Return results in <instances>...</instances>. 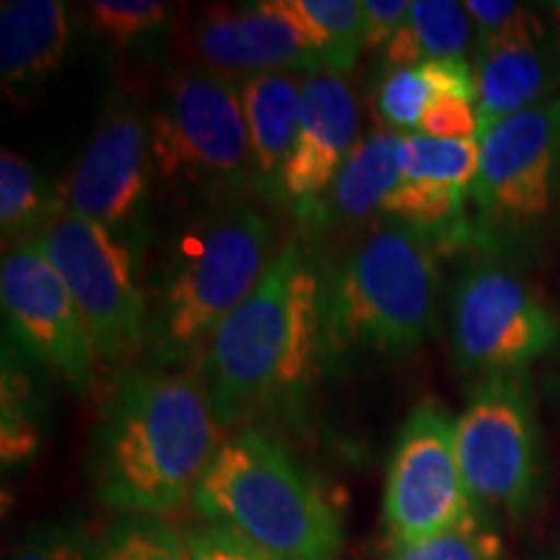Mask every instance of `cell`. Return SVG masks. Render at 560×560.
<instances>
[{
    "mask_svg": "<svg viewBox=\"0 0 560 560\" xmlns=\"http://www.w3.org/2000/svg\"><path fill=\"white\" fill-rule=\"evenodd\" d=\"M478 47V26L465 3L416 0L402 30L384 47L387 68H410L431 60H467Z\"/></svg>",
    "mask_w": 560,
    "mask_h": 560,
    "instance_id": "44dd1931",
    "label": "cell"
},
{
    "mask_svg": "<svg viewBox=\"0 0 560 560\" xmlns=\"http://www.w3.org/2000/svg\"><path fill=\"white\" fill-rule=\"evenodd\" d=\"M192 66L247 81L252 75L289 70L317 73V55L289 19L272 9L270 0L249 5H213L202 11L187 30Z\"/></svg>",
    "mask_w": 560,
    "mask_h": 560,
    "instance_id": "5bb4252c",
    "label": "cell"
},
{
    "mask_svg": "<svg viewBox=\"0 0 560 560\" xmlns=\"http://www.w3.org/2000/svg\"><path fill=\"white\" fill-rule=\"evenodd\" d=\"M319 310L325 369L410 353L439 330V247L408 223H374L322 270Z\"/></svg>",
    "mask_w": 560,
    "mask_h": 560,
    "instance_id": "277c9868",
    "label": "cell"
},
{
    "mask_svg": "<svg viewBox=\"0 0 560 560\" xmlns=\"http://www.w3.org/2000/svg\"><path fill=\"white\" fill-rule=\"evenodd\" d=\"M0 304L5 330L19 350L55 371L73 392H89L100 363L94 338L66 280L34 240L5 249Z\"/></svg>",
    "mask_w": 560,
    "mask_h": 560,
    "instance_id": "4fadbf2b",
    "label": "cell"
},
{
    "mask_svg": "<svg viewBox=\"0 0 560 560\" xmlns=\"http://www.w3.org/2000/svg\"><path fill=\"white\" fill-rule=\"evenodd\" d=\"M86 319L100 361H128L145 348V244L62 208L34 236Z\"/></svg>",
    "mask_w": 560,
    "mask_h": 560,
    "instance_id": "52a82bcc",
    "label": "cell"
},
{
    "mask_svg": "<svg viewBox=\"0 0 560 560\" xmlns=\"http://www.w3.org/2000/svg\"><path fill=\"white\" fill-rule=\"evenodd\" d=\"M195 506L278 560H338V514L276 439L240 425L223 436Z\"/></svg>",
    "mask_w": 560,
    "mask_h": 560,
    "instance_id": "5b68a950",
    "label": "cell"
},
{
    "mask_svg": "<svg viewBox=\"0 0 560 560\" xmlns=\"http://www.w3.org/2000/svg\"><path fill=\"white\" fill-rule=\"evenodd\" d=\"M24 376L5 361L3 369V462L30 459L37 452V425L32 420V392Z\"/></svg>",
    "mask_w": 560,
    "mask_h": 560,
    "instance_id": "83f0119b",
    "label": "cell"
},
{
    "mask_svg": "<svg viewBox=\"0 0 560 560\" xmlns=\"http://www.w3.org/2000/svg\"><path fill=\"white\" fill-rule=\"evenodd\" d=\"M480 143L472 140H444L429 138L420 132L402 136L400 145V174L402 179H425L439 185L462 187L472 192L478 177Z\"/></svg>",
    "mask_w": 560,
    "mask_h": 560,
    "instance_id": "d4e9b609",
    "label": "cell"
},
{
    "mask_svg": "<svg viewBox=\"0 0 560 560\" xmlns=\"http://www.w3.org/2000/svg\"><path fill=\"white\" fill-rule=\"evenodd\" d=\"M322 262L304 242L278 249L268 276L215 330L198 361V380L223 425L299 416L322 359Z\"/></svg>",
    "mask_w": 560,
    "mask_h": 560,
    "instance_id": "6da1fadb",
    "label": "cell"
},
{
    "mask_svg": "<svg viewBox=\"0 0 560 560\" xmlns=\"http://www.w3.org/2000/svg\"><path fill=\"white\" fill-rule=\"evenodd\" d=\"M441 96H462L478 104L472 62L431 60L410 68H387L376 86V112L389 130H418L429 107Z\"/></svg>",
    "mask_w": 560,
    "mask_h": 560,
    "instance_id": "ffe728a7",
    "label": "cell"
},
{
    "mask_svg": "<svg viewBox=\"0 0 560 560\" xmlns=\"http://www.w3.org/2000/svg\"><path fill=\"white\" fill-rule=\"evenodd\" d=\"M301 89L304 79L289 70H272L242 81L252 153V192L272 208L289 206L283 174L299 138Z\"/></svg>",
    "mask_w": 560,
    "mask_h": 560,
    "instance_id": "d6986e66",
    "label": "cell"
},
{
    "mask_svg": "<svg viewBox=\"0 0 560 560\" xmlns=\"http://www.w3.org/2000/svg\"><path fill=\"white\" fill-rule=\"evenodd\" d=\"M221 441L198 374L159 366L125 371L94 429L96 495L128 516L172 514L195 501Z\"/></svg>",
    "mask_w": 560,
    "mask_h": 560,
    "instance_id": "7a4b0ae2",
    "label": "cell"
},
{
    "mask_svg": "<svg viewBox=\"0 0 560 560\" xmlns=\"http://www.w3.org/2000/svg\"><path fill=\"white\" fill-rule=\"evenodd\" d=\"M480 164L472 182L475 240H529L550 215L560 172V96L480 125Z\"/></svg>",
    "mask_w": 560,
    "mask_h": 560,
    "instance_id": "ba28073f",
    "label": "cell"
},
{
    "mask_svg": "<svg viewBox=\"0 0 560 560\" xmlns=\"http://www.w3.org/2000/svg\"><path fill=\"white\" fill-rule=\"evenodd\" d=\"M187 545H190L192 560H278L270 552L257 548L247 537L236 535L221 524L206 522L202 527H192L185 532Z\"/></svg>",
    "mask_w": 560,
    "mask_h": 560,
    "instance_id": "4dcf8cb0",
    "label": "cell"
},
{
    "mask_svg": "<svg viewBox=\"0 0 560 560\" xmlns=\"http://www.w3.org/2000/svg\"><path fill=\"white\" fill-rule=\"evenodd\" d=\"M62 210L60 192L52 190L30 161L3 149L0 153V234L11 247L30 242Z\"/></svg>",
    "mask_w": 560,
    "mask_h": 560,
    "instance_id": "603a6c76",
    "label": "cell"
},
{
    "mask_svg": "<svg viewBox=\"0 0 560 560\" xmlns=\"http://www.w3.org/2000/svg\"><path fill=\"white\" fill-rule=\"evenodd\" d=\"M83 24L96 42L115 52H143L164 37L172 5L156 0H91Z\"/></svg>",
    "mask_w": 560,
    "mask_h": 560,
    "instance_id": "cb8c5ba5",
    "label": "cell"
},
{
    "mask_svg": "<svg viewBox=\"0 0 560 560\" xmlns=\"http://www.w3.org/2000/svg\"><path fill=\"white\" fill-rule=\"evenodd\" d=\"M400 145L402 132L389 128L361 136L330 187L314 200L293 206V219L310 231H340L382 215L384 202L402 179Z\"/></svg>",
    "mask_w": 560,
    "mask_h": 560,
    "instance_id": "ac0fdd59",
    "label": "cell"
},
{
    "mask_svg": "<svg viewBox=\"0 0 560 560\" xmlns=\"http://www.w3.org/2000/svg\"><path fill=\"white\" fill-rule=\"evenodd\" d=\"M153 190L200 210L240 202L252 187V153L242 86L231 75L174 70L149 112Z\"/></svg>",
    "mask_w": 560,
    "mask_h": 560,
    "instance_id": "8992f818",
    "label": "cell"
},
{
    "mask_svg": "<svg viewBox=\"0 0 560 560\" xmlns=\"http://www.w3.org/2000/svg\"><path fill=\"white\" fill-rule=\"evenodd\" d=\"M452 353L472 376L524 374L556 348V314L524 280L503 265H475L454 285L450 304Z\"/></svg>",
    "mask_w": 560,
    "mask_h": 560,
    "instance_id": "8fae6325",
    "label": "cell"
},
{
    "mask_svg": "<svg viewBox=\"0 0 560 560\" xmlns=\"http://www.w3.org/2000/svg\"><path fill=\"white\" fill-rule=\"evenodd\" d=\"M420 136L444 140H472L480 132L478 104L462 96H441L418 125Z\"/></svg>",
    "mask_w": 560,
    "mask_h": 560,
    "instance_id": "f546056e",
    "label": "cell"
},
{
    "mask_svg": "<svg viewBox=\"0 0 560 560\" xmlns=\"http://www.w3.org/2000/svg\"><path fill=\"white\" fill-rule=\"evenodd\" d=\"M454 420L429 397L416 405L395 441L384 486V522L395 548L480 524L459 470Z\"/></svg>",
    "mask_w": 560,
    "mask_h": 560,
    "instance_id": "30bf717a",
    "label": "cell"
},
{
    "mask_svg": "<svg viewBox=\"0 0 560 560\" xmlns=\"http://www.w3.org/2000/svg\"><path fill=\"white\" fill-rule=\"evenodd\" d=\"M75 16L60 0H5L0 5V81L5 100L32 104L66 66Z\"/></svg>",
    "mask_w": 560,
    "mask_h": 560,
    "instance_id": "e0dca14e",
    "label": "cell"
},
{
    "mask_svg": "<svg viewBox=\"0 0 560 560\" xmlns=\"http://www.w3.org/2000/svg\"><path fill=\"white\" fill-rule=\"evenodd\" d=\"M276 226L247 202L198 210L182 223L149 283V366L200 361L215 330L268 276Z\"/></svg>",
    "mask_w": 560,
    "mask_h": 560,
    "instance_id": "3957f363",
    "label": "cell"
},
{
    "mask_svg": "<svg viewBox=\"0 0 560 560\" xmlns=\"http://www.w3.org/2000/svg\"><path fill=\"white\" fill-rule=\"evenodd\" d=\"M465 9L478 26V42L501 37V34L516 32L542 19L540 11H535L532 5L509 3V0H467Z\"/></svg>",
    "mask_w": 560,
    "mask_h": 560,
    "instance_id": "d6a6232c",
    "label": "cell"
},
{
    "mask_svg": "<svg viewBox=\"0 0 560 560\" xmlns=\"http://www.w3.org/2000/svg\"><path fill=\"white\" fill-rule=\"evenodd\" d=\"M62 208L149 244L153 170L149 112L130 91H112L100 120L58 187Z\"/></svg>",
    "mask_w": 560,
    "mask_h": 560,
    "instance_id": "7c38bea8",
    "label": "cell"
},
{
    "mask_svg": "<svg viewBox=\"0 0 560 560\" xmlns=\"http://www.w3.org/2000/svg\"><path fill=\"white\" fill-rule=\"evenodd\" d=\"M359 140L361 107L350 81L332 70L306 73L299 138L283 174L289 208L325 192Z\"/></svg>",
    "mask_w": 560,
    "mask_h": 560,
    "instance_id": "9a60e30c",
    "label": "cell"
},
{
    "mask_svg": "<svg viewBox=\"0 0 560 560\" xmlns=\"http://www.w3.org/2000/svg\"><path fill=\"white\" fill-rule=\"evenodd\" d=\"M317 55L322 70L346 75L361 47V3L355 0H270Z\"/></svg>",
    "mask_w": 560,
    "mask_h": 560,
    "instance_id": "7402d4cb",
    "label": "cell"
},
{
    "mask_svg": "<svg viewBox=\"0 0 560 560\" xmlns=\"http://www.w3.org/2000/svg\"><path fill=\"white\" fill-rule=\"evenodd\" d=\"M410 0H361V47L384 50L410 16Z\"/></svg>",
    "mask_w": 560,
    "mask_h": 560,
    "instance_id": "1f68e13d",
    "label": "cell"
},
{
    "mask_svg": "<svg viewBox=\"0 0 560 560\" xmlns=\"http://www.w3.org/2000/svg\"><path fill=\"white\" fill-rule=\"evenodd\" d=\"M389 560H503V545L495 532L478 524L395 548Z\"/></svg>",
    "mask_w": 560,
    "mask_h": 560,
    "instance_id": "4316f807",
    "label": "cell"
},
{
    "mask_svg": "<svg viewBox=\"0 0 560 560\" xmlns=\"http://www.w3.org/2000/svg\"><path fill=\"white\" fill-rule=\"evenodd\" d=\"M548 13H550V21H552V26H556V30L560 32V0H558V3H550L548 5Z\"/></svg>",
    "mask_w": 560,
    "mask_h": 560,
    "instance_id": "836d02e7",
    "label": "cell"
},
{
    "mask_svg": "<svg viewBox=\"0 0 560 560\" xmlns=\"http://www.w3.org/2000/svg\"><path fill=\"white\" fill-rule=\"evenodd\" d=\"M462 478L478 511L524 520L537 506L542 450L524 374L482 380L454 420Z\"/></svg>",
    "mask_w": 560,
    "mask_h": 560,
    "instance_id": "9c48e42d",
    "label": "cell"
},
{
    "mask_svg": "<svg viewBox=\"0 0 560 560\" xmlns=\"http://www.w3.org/2000/svg\"><path fill=\"white\" fill-rule=\"evenodd\" d=\"M11 560H96V545L75 520L32 529Z\"/></svg>",
    "mask_w": 560,
    "mask_h": 560,
    "instance_id": "f1b7e54d",
    "label": "cell"
},
{
    "mask_svg": "<svg viewBox=\"0 0 560 560\" xmlns=\"http://www.w3.org/2000/svg\"><path fill=\"white\" fill-rule=\"evenodd\" d=\"M96 560H192L187 537L159 516H128L96 545Z\"/></svg>",
    "mask_w": 560,
    "mask_h": 560,
    "instance_id": "484cf974",
    "label": "cell"
},
{
    "mask_svg": "<svg viewBox=\"0 0 560 560\" xmlns=\"http://www.w3.org/2000/svg\"><path fill=\"white\" fill-rule=\"evenodd\" d=\"M480 125L552 100L560 89V32L542 19L475 47Z\"/></svg>",
    "mask_w": 560,
    "mask_h": 560,
    "instance_id": "2e32d148",
    "label": "cell"
}]
</instances>
